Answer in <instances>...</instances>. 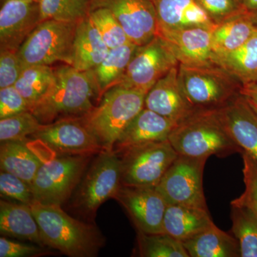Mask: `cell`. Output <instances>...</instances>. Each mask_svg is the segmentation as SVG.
Wrapping results in <instances>:
<instances>
[{
	"mask_svg": "<svg viewBox=\"0 0 257 257\" xmlns=\"http://www.w3.org/2000/svg\"><path fill=\"white\" fill-rule=\"evenodd\" d=\"M24 68L18 52L0 50V89L15 85Z\"/></svg>",
	"mask_w": 257,
	"mask_h": 257,
	"instance_id": "obj_38",
	"label": "cell"
},
{
	"mask_svg": "<svg viewBox=\"0 0 257 257\" xmlns=\"http://www.w3.org/2000/svg\"><path fill=\"white\" fill-rule=\"evenodd\" d=\"M42 125L30 111L0 119V142H27Z\"/></svg>",
	"mask_w": 257,
	"mask_h": 257,
	"instance_id": "obj_33",
	"label": "cell"
},
{
	"mask_svg": "<svg viewBox=\"0 0 257 257\" xmlns=\"http://www.w3.org/2000/svg\"><path fill=\"white\" fill-rule=\"evenodd\" d=\"M214 224L207 209L186 205H168L163 221L164 233L184 241Z\"/></svg>",
	"mask_w": 257,
	"mask_h": 257,
	"instance_id": "obj_23",
	"label": "cell"
},
{
	"mask_svg": "<svg viewBox=\"0 0 257 257\" xmlns=\"http://www.w3.org/2000/svg\"><path fill=\"white\" fill-rule=\"evenodd\" d=\"M179 64L194 67H215L211 30L202 28L182 29L161 32Z\"/></svg>",
	"mask_w": 257,
	"mask_h": 257,
	"instance_id": "obj_16",
	"label": "cell"
},
{
	"mask_svg": "<svg viewBox=\"0 0 257 257\" xmlns=\"http://www.w3.org/2000/svg\"><path fill=\"white\" fill-rule=\"evenodd\" d=\"M179 79L196 110L219 109L240 94L241 84L220 67L179 65Z\"/></svg>",
	"mask_w": 257,
	"mask_h": 257,
	"instance_id": "obj_6",
	"label": "cell"
},
{
	"mask_svg": "<svg viewBox=\"0 0 257 257\" xmlns=\"http://www.w3.org/2000/svg\"><path fill=\"white\" fill-rule=\"evenodd\" d=\"M179 65L157 81L147 92L145 101V107L177 124L197 111L187 99L179 82Z\"/></svg>",
	"mask_w": 257,
	"mask_h": 257,
	"instance_id": "obj_17",
	"label": "cell"
},
{
	"mask_svg": "<svg viewBox=\"0 0 257 257\" xmlns=\"http://www.w3.org/2000/svg\"><path fill=\"white\" fill-rule=\"evenodd\" d=\"M169 141L178 155L208 159L224 157L242 150L225 127L218 109L197 110L176 125Z\"/></svg>",
	"mask_w": 257,
	"mask_h": 257,
	"instance_id": "obj_3",
	"label": "cell"
},
{
	"mask_svg": "<svg viewBox=\"0 0 257 257\" xmlns=\"http://www.w3.org/2000/svg\"><path fill=\"white\" fill-rule=\"evenodd\" d=\"M43 162L29 148L26 142L9 141L1 143V171L20 177L30 185Z\"/></svg>",
	"mask_w": 257,
	"mask_h": 257,
	"instance_id": "obj_26",
	"label": "cell"
},
{
	"mask_svg": "<svg viewBox=\"0 0 257 257\" xmlns=\"http://www.w3.org/2000/svg\"><path fill=\"white\" fill-rule=\"evenodd\" d=\"M92 0H40L41 22L46 20L79 23L89 16Z\"/></svg>",
	"mask_w": 257,
	"mask_h": 257,
	"instance_id": "obj_32",
	"label": "cell"
},
{
	"mask_svg": "<svg viewBox=\"0 0 257 257\" xmlns=\"http://www.w3.org/2000/svg\"><path fill=\"white\" fill-rule=\"evenodd\" d=\"M138 47L130 42L110 49L104 60L91 70L98 101L106 91L119 84Z\"/></svg>",
	"mask_w": 257,
	"mask_h": 257,
	"instance_id": "obj_25",
	"label": "cell"
},
{
	"mask_svg": "<svg viewBox=\"0 0 257 257\" xmlns=\"http://www.w3.org/2000/svg\"><path fill=\"white\" fill-rule=\"evenodd\" d=\"M53 79L54 68L51 66H28L24 68L15 87L31 107L46 94Z\"/></svg>",
	"mask_w": 257,
	"mask_h": 257,
	"instance_id": "obj_29",
	"label": "cell"
},
{
	"mask_svg": "<svg viewBox=\"0 0 257 257\" xmlns=\"http://www.w3.org/2000/svg\"><path fill=\"white\" fill-rule=\"evenodd\" d=\"M249 14L253 23L254 24L255 26L257 28V11L255 12V13H249Z\"/></svg>",
	"mask_w": 257,
	"mask_h": 257,
	"instance_id": "obj_43",
	"label": "cell"
},
{
	"mask_svg": "<svg viewBox=\"0 0 257 257\" xmlns=\"http://www.w3.org/2000/svg\"><path fill=\"white\" fill-rule=\"evenodd\" d=\"M239 1L241 2V3H242V0H239Z\"/></svg>",
	"mask_w": 257,
	"mask_h": 257,
	"instance_id": "obj_45",
	"label": "cell"
},
{
	"mask_svg": "<svg viewBox=\"0 0 257 257\" xmlns=\"http://www.w3.org/2000/svg\"><path fill=\"white\" fill-rule=\"evenodd\" d=\"M35 1L40 2V0H35Z\"/></svg>",
	"mask_w": 257,
	"mask_h": 257,
	"instance_id": "obj_46",
	"label": "cell"
},
{
	"mask_svg": "<svg viewBox=\"0 0 257 257\" xmlns=\"http://www.w3.org/2000/svg\"><path fill=\"white\" fill-rule=\"evenodd\" d=\"M257 33V28L249 13L239 15L216 25L211 30L213 48L215 55L239 48Z\"/></svg>",
	"mask_w": 257,
	"mask_h": 257,
	"instance_id": "obj_28",
	"label": "cell"
},
{
	"mask_svg": "<svg viewBox=\"0 0 257 257\" xmlns=\"http://www.w3.org/2000/svg\"><path fill=\"white\" fill-rule=\"evenodd\" d=\"M109 50L87 17L77 23L70 65L79 71L92 70L104 60Z\"/></svg>",
	"mask_w": 257,
	"mask_h": 257,
	"instance_id": "obj_21",
	"label": "cell"
},
{
	"mask_svg": "<svg viewBox=\"0 0 257 257\" xmlns=\"http://www.w3.org/2000/svg\"><path fill=\"white\" fill-rule=\"evenodd\" d=\"M218 111L236 145L257 160V113L247 99L239 94Z\"/></svg>",
	"mask_w": 257,
	"mask_h": 257,
	"instance_id": "obj_19",
	"label": "cell"
},
{
	"mask_svg": "<svg viewBox=\"0 0 257 257\" xmlns=\"http://www.w3.org/2000/svg\"><path fill=\"white\" fill-rule=\"evenodd\" d=\"M248 101V100H247ZM248 103H249L250 104V105L251 106V107L253 108V110H254L255 111H256V112L257 113V107L256 106L254 105V104H253L252 103H251L250 102V101H248Z\"/></svg>",
	"mask_w": 257,
	"mask_h": 257,
	"instance_id": "obj_44",
	"label": "cell"
},
{
	"mask_svg": "<svg viewBox=\"0 0 257 257\" xmlns=\"http://www.w3.org/2000/svg\"><path fill=\"white\" fill-rule=\"evenodd\" d=\"M119 154L121 184L142 187H157L179 155L169 140L128 147Z\"/></svg>",
	"mask_w": 257,
	"mask_h": 257,
	"instance_id": "obj_9",
	"label": "cell"
},
{
	"mask_svg": "<svg viewBox=\"0 0 257 257\" xmlns=\"http://www.w3.org/2000/svg\"><path fill=\"white\" fill-rule=\"evenodd\" d=\"M96 96L92 72L77 70L69 64L54 68L53 82L46 94L30 111L42 124L67 118H79L94 107Z\"/></svg>",
	"mask_w": 257,
	"mask_h": 257,
	"instance_id": "obj_1",
	"label": "cell"
},
{
	"mask_svg": "<svg viewBox=\"0 0 257 257\" xmlns=\"http://www.w3.org/2000/svg\"><path fill=\"white\" fill-rule=\"evenodd\" d=\"M177 124L172 120L144 107L125 128L113 150L119 154L128 147L168 140Z\"/></svg>",
	"mask_w": 257,
	"mask_h": 257,
	"instance_id": "obj_20",
	"label": "cell"
},
{
	"mask_svg": "<svg viewBox=\"0 0 257 257\" xmlns=\"http://www.w3.org/2000/svg\"><path fill=\"white\" fill-rule=\"evenodd\" d=\"M114 199L127 211L138 231L164 233V217L168 204L156 187L121 184Z\"/></svg>",
	"mask_w": 257,
	"mask_h": 257,
	"instance_id": "obj_13",
	"label": "cell"
},
{
	"mask_svg": "<svg viewBox=\"0 0 257 257\" xmlns=\"http://www.w3.org/2000/svg\"><path fill=\"white\" fill-rule=\"evenodd\" d=\"M57 155L44 161L31 184L35 202L62 206L72 197L90 157Z\"/></svg>",
	"mask_w": 257,
	"mask_h": 257,
	"instance_id": "obj_8",
	"label": "cell"
},
{
	"mask_svg": "<svg viewBox=\"0 0 257 257\" xmlns=\"http://www.w3.org/2000/svg\"><path fill=\"white\" fill-rule=\"evenodd\" d=\"M231 220L241 257H257L256 216L247 207L231 205Z\"/></svg>",
	"mask_w": 257,
	"mask_h": 257,
	"instance_id": "obj_30",
	"label": "cell"
},
{
	"mask_svg": "<svg viewBox=\"0 0 257 257\" xmlns=\"http://www.w3.org/2000/svg\"><path fill=\"white\" fill-rule=\"evenodd\" d=\"M153 2L157 13V33L193 28L212 30L216 27V24L198 0Z\"/></svg>",
	"mask_w": 257,
	"mask_h": 257,
	"instance_id": "obj_18",
	"label": "cell"
},
{
	"mask_svg": "<svg viewBox=\"0 0 257 257\" xmlns=\"http://www.w3.org/2000/svg\"><path fill=\"white\" fill-rule=\"evenodd\" d=\"M147 93L116 85L106 91L81 121L104 150H112L125 128L145 107Z\"/></svg>",
	"mask_w": 257,
	"mask_h": 257,
	"instance_id": "obj_4",
	"label": "cell"
},
{
	"mask_svg": "<svg viewBox=\"0 0 257 257\" xmlns=\"http://www.w3.org/2000/svg\"><path fill=\"white\" fill-rule=\"evenodd\" d=\"M243 159L244 192L231 202V205L242 206L252 211L257 218V160L246 152L241 153Z\"/></svg>",
	"mask_w": 257,
	"mask_h": 257,
	"instance_id": "obj_35",
	"label": "cell"
},
{
	"mask_svg": "<svg viewBox=\"0 0 257 257\" xmlns=\"http://www.w3.org/2000/svg\"><path fill=\"white\" fill-rule=\"evenodd\" d=\"M88 17L109 49L132 42L110 10L104 8H95L91 10Z\"/></svg>",
	"mask_w": 257,
	"mask_h": 257,
	"instance_id": "obj_34",
	"label": "cell"
},
{
	"mask_svg": "<svg viewBox=\"0 0 257 257\" xmlns=\"http://www.w3.org/2000/svg\"><path fill=\"white\" fill-rule=\"evenodd\" d=\"M121 163L119 154L103 150L85 171L71 197V207L84 217L94 218L107 199H114L121 187Z\"/></svg>",
	"mask_w": 257,
	"mask_h": 257,
	"instance_id": "obj_5",
	"label": "cell"
},
{
	"mask_svg": "<svg viewBox=\"0 0 257 257\" xmlns=\"http://www.w3.org/2000/svg\"><path fill=\"white\" fill-rule=\"evenodd\" d=\"M48 253L40 245L18 242L5 236L0 238V257L38 256Z\"/></svg>",
	"mask_w": 257,
	"mask_h": 257,
	"instance_id": "obj_40",
	"label": "cell"
},
{
	"mask_svg": "<svg viewBox=\"0 0 257 257\" xmlns=\"http://www.w3.org/2000/svg\"><path fill=\"white\" fill-rule=\"evenodd\" d=\"M215 64L242 85L257 82V33L236 50L215 55Z\"/></svg>",
	"mask_w": 257,
	"mask_h": 257,
	"instance_id": "obj_27",
	"label": "cell"
},
{
	"mask_svg": "<svg viewBox=\"0 0 257 257\" xmlns=\"http://www.w3.org/2000/svg\"><path fill=\"white\" fill-rule=\"evenodd\" d=\"M0 233L5 237L25 240L45 246L39 225L29 204L1 200Z\"/></svg>",
	"mask_w": 257,
	"mask_h": 257,
	"instance_id": "obj_22",
	"label": "cell"
},
{
	"mask_svg": "<svg viewBox=\"0 0 257 257\" xmlns=\"http://www.w3.org/2000/svg\"><path fill=\"white\" fill-rule=\"evenodd\" d=\"M41 22L40 6L35 0H2L0 50L18 52Z\"/></svg>",
	"mask_w": 257,
	"mask_h": 257,
	"instance_id": "obj_15",
	"label": "cell"
},
{
	"mask_svg": "<svg viewBox=\"0 0 257 257\" xmlns=\"http://www.w3.org/2000/svg\"><path fill=\"white\" fill-rule=\"evenodd\" d=\"M207 160L179 155L172 162L156 187L168 205L207 209L203 187Z\"/></svg>",
	"mask_w": 257,
	"mask_h": 257,
	"instance_id": "obj_10",
	"label": "cell"
},
{
	"mask_svg": "<svg viewBox=\"0 0 257 257\" xmlns=\"http://www.w3.org/2000/svg\"><path fill=\"white\" fill-rule=\"evenodd\" d=\"M57 155L92 156L104 150L79 118H67L43 124L30 137Z\"/></svg>",
	"mask_w": 257,
	"mask_h": 257,
	"instance_id": "obj_12",
	"label": "cell"
},
{
	"mask_svg": "<svg viewBox=\"0 0 257 257\" xmlns=\"http://www.w3.org/2000/svg\"><path fill=\"white\" fill-rule=\"evenodd\" d=\"M77 23L55 20L40 22L18 50L23 67L51 66L57 62L70 65Z\"/></svg>",
	"mask_w": 257,
	"mask_h": 257,
	"instance_id": "obj_7",
	"label": "cell"
},
{
	"mask_svg": "<svg viewBox=\"0 0 257 257\" xmlns=\"http://www.w3.org/2000/svg\"><path fill=\"white\" fill-rule=\"evenodd\" d=\"M138 253L142 257H189L183 243L166 233L138 231Z\"/></svg>",
	"mask_w": 257,
	"mask_h": 257,
	"instance_id": "obj_31",
	"label": "cell"
},
{
	"mask_svg": "<svg viewBox=\"0 0 257 257\" xmlns=\"http://www.w3.org/2000/svg\"><path fill=\"white\" fill-rule=\"evenodd\" d=\"M0 193L2 197L25 204H32L34 200L31 185L17 176L1 171Z\"/></svg>",
	"mask_w": 257,
	"mask_h": 257,
	"instance_id": "obj_36",
	"label": "cell"
},
{
	"mask_svg": "<svg viewBox=\"0 0 257 257\" xmlns=\"http://www.w3.org/2000/svg\"><path fill=\"white\" fill-rule=\"evenodd\" d=\"M240 94L257 107V82L242 84Z\"/></svg>",
	"mask_w": 257,
	"mask_h": 257,
	"instance_id": "obj_41",
	"label": "cell"
},
{
	"mask_svg": "<svg viewBox=\"0 0 257 257\" xmlns=\"http://www.w3.org/2000/svg\"><path fill=\"white\" fill-rule=\"evenodd\" d=\"M45 246L70 257L95 256L104 239L94 224L77 220L57 204H30Z\"/></svg>",
	"mask_w": 257,
	"mask_h": 257,
	"instance_id": "obj_2",
	"label": "cell"
},
{
	"mask_svg": "<svg viewBox=\"0 0 257 257\" xmlns=\"http://www.w3.org/2000/svg\"><path fill=\"white\" fill-rule=\"evenodd\" d=\"M216 25L248 13L239 0H198Z\"/></svg>",
	"mask_w": 257,
	"mask_h": 257,
	"instance_id": "obj_37",
	"label": "cell"
},
{
	"mask_svg": "<svg viewBox=\"0 0 257 257\" xmlns=\"http://www.w3.org/2000/svg\"><path fill=\"white\" fill-rule=\"evenodd\" d=\"M99 8L110 10L130 41L138 46L157 36V13L153 0H92V10Z\"/></svg>",
	"mask_w": 257,
	"mask_h": 257,
	"instance_id": "obj_14",
	"label": "cell"
},
{
	"mask_svg": "<svg viewBox=\"0 0 257 257\" xmlns=\"http://www.w3.org/2000/svg\"><path fill=\"white\" fill-rule=\"evenodd\" d=\"M30 108L15 85L0 89V119L30 111Z\"/></svg>",
	"mask_w": 257,
	"mask_h": 257,
	"instance_id": "obj_39",
	"label": "cell"
},
{
	"mask_svg": "<svg viewBox=\"0 0 257 257\" xmlns=\"http://www.w3.org/2000/svg\"><path fill=\"white\" fill-rule=\"evenodd\" d=\"M242 5L248 13L257 11V0H242Z\"/></svg>",
	"mask_w": 257,
	"mask_h": 257,
	"instance_id": "obj_42",
	"label": "cell"
},
{
	"mask_svg": "<svg viewBox=\"0 0 257 257\" xmlns=\"http://www.w3.org/2000/svg\"><path fill=\"white\" fill-rule=\"evenodd\" d=\"M182 243L189 257H241L236 238L214 223Z\"/></svg>",
	"mask_w": 257,
	"mask_h": 257,
	"instance_id": "obj_24",
	"label": "cell"
},
{
	"mask_svg": "<svg viewBox=\"0 0 257 257\" xmlns=\"http://www.w3.org/2000/svg\"><path fill=\"white\" fill-rule=\"evenodd\" d=\"M179 64L170 47L157 35L139 46L117 85L147 93L159 79Z\"/></svg>",
	"mask_w": 257,
	"mask_h": 257,
	"instance_id": "obj_11",
	"label": "cell"
}]
</instances>
